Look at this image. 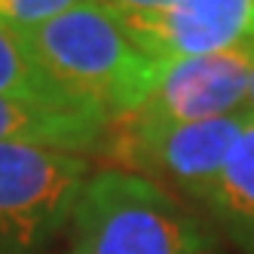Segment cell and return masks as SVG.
<instances>
[{"mask_svg":"<svg viewBox=\"0 0 254 254\" xmlns=\"http://www.w3.org/2000/svg\"><path fill=\"white\" fill-rule=\"evenodd\" d=\"M25 40L62 95L107 126L138 114L159 77V62L129 37L117 12L98 0L25 31Z\"/></svg>","mask_w":254,"mask_h":254,"instance_id":"6da1fadb","label":"cell"},{"mask_svg":"<svg viewBox=\"0 0 254 254\" xmlns=\"http://www.w3.org/2000/svg\"><path fill=\"white\" fill-rule=\"evenodd\" d=\"M70 227L77 254H227L214 230L159 181L126 169L89 178Z\"/></svg>","mask_w":254,"mask_h":254,"instance_id":"7a4b0ae2","label":"cell"},{"mask_svg":"<svg viewBox=\"0 0 254 254\" xmlns=\"http://www.w3.org/2000/svg\"><path fill=\"white\" fill-rule=\"evenodd\" d=\"M89 178L83 153L0 144V254H37L70 224Z\"/></svg>","mask_w":254,"mask_h":254,"instance_id":"3957f363","label":"cell"},{"mask_svg":"<svg viewBox=\"0 0 254 254\" xmlns=\"http://www.w3.org/2000/svg\"><path fill=\"white\" fill-rule=\"evenodd\" d=\"M254 123V114L239 111L230 117L202 120V123H178V126H138V123H114L104 144L107 153L123 162L126 172L153 175L178 187L190 199H202L221 178L230 153L239 138Z\"/></svg>","mask_w":254,"mask_h":254,"instance_id":"277c9868","label":"cell"},{"mask_svg":"<svg viewBox=\"0 0 254 254\" xmlns=\"http://www.w3.org/2000/svg\"><path fill=\"white\" fill-rule=\"evenodd\" d=\"M254 70V46H239L211 56H187L159 62L150 98L123 123L178 126L230 117L248 107Z\"/></svg>","mask_w":254,"mask_h":254,"instance_id":"5b68a950","label":"cell"},{"mask_svg":"<svg viewBox=\"0 0 254 254\" xmlns=\"http://www.w3.org/2000/svg\"><path fill=\"white\" fill-rule=\"evenodd\" d=\"M156 62L254 46V0H172L156 15H117Z\"/></svg>","mask_w":254,"mask_h":254,"instance_id":"8992f818","label":"cell"},{"mask_svg":"<svg viewBox=\"0 0 254 254\" xmlns=\"http://www.w3.org/2000/svg\"><path fill=\"white\" fill-rule=\"evenodd\" d=\"M101 117L70 107H46L34 101H19L0 95V144H31L67 153L95 150L107 138Z\"/></svg>","mask_w":254,"mask_h":254,"instance_id":"52a82bcc","label":"cell"},{"mask_svg":"<svg viewBox=\"0 0 254 254\" xmlns=\"http://www.w3.org/2000/svg\"><path fill=\"white\" fill-rule=\"evenodd\" d=\"M242 254H254V123L230 153L217 184L199 199Z\"/></svg>","mask_w":254,"mask_h":254,"instance_id":"ba28073f","label":"cell"},{"mask_svg":"<svg viewBox=\"0 0 254 254\" xmlns=\"http://www.w3.org/2000/svg\"><path fill=\"white\" fill-rule=\"evenodd\" d=\"M0 95L19 98V101H34V104H46V107L83 111V107L70 104L62 95V89L43 74V67L37 64V59H34L25 34L15 31V28H6L3 22H0Z\"/></svg>","mask_w":254,"mask_h":254,"instance_id":"9c48e42d","label":"cell"},{"mask_svg":"<svg viewBox=\"0 0 254 254\" xmlns=\"http://www.w3.org/2000/svg\"><path fill=\"white\" fill-rule=\"evenodd\" d=\"M80 3H89V0H0V22L25 34Z\"/></svg>","mask_w":254,"mask_h":254,"instance_id":"30bf717a","label":"cell"},{"mask_svg":"<svg viewBox=\"0 0 254 254\" xmlns=\"http://www.w3.org/2000/svg\"><path fill=\"white\" fill-rule=\"evenodd\" d=\"M117 15H156L172 6V0H98Z\"/></svg>","mask_w":254,"mask_h":254,"instance_id":"8fae6325","label":"cell"},{"mask_svg":"<svg viewBox=\"0 0 254 254\" xmlns=\"http://www.w3.org/2000/svg\"><path fill=\"white\" fill-rule=\"evenodd\" d=\"M248 111L254 114V70H251V89H248Z\"/></svg>","mask_w":254,"mask_h":254,"instance_id":"7c38bea8","label":"cell"},{"mask_svg":"<svg viewBox=\"0 0 254 254\" xmlns=\"http://www.w3.org/2000/svg\"><path fill=\"white\" fill-rule=\"evenodd\" d=\"M67 254H77V251H74V248H70V251H67Z\"/></svg>","mask_w":254,"mask_h":254,"instance_id":"4fadbf2b","label":"cell"}]
</instances>
